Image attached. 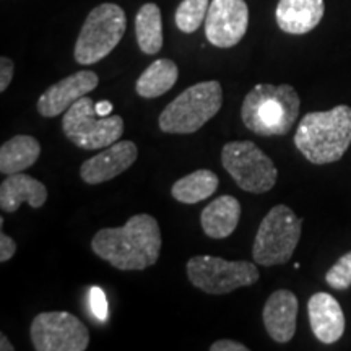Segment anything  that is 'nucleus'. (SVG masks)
Masks as SVG:
<instances>
[{"mask_svg": "<svg viewBox=\"0 0 351 351\" xmlns=\"http://www.w3.org/2000/svg\"><path fill=\"white\" fill-rule=\"evenodd\" d=\"M295 145L313 165L339 161L351 145V108L340 104L330 111L306 114L298 124Z\"/></svg>", "mask_w": 351, "mask_h": 351, "instance_id": "nucleus-3", "label": "nucleus"}, {"mask_svg": "<svg viewBox=\"0 0 351 351\" xmlns=\"http://www.w3.org/2000/svg\"><path fill=\"white\" fill-rule=\"evenodd\" d=\"M36 351H85L90 345V332L77 315L52 311L33 319L29 328Z\"/></svg>", "mask_w": 351, "mask_h": 351, "instance_id": "nucleus-10", "label": "nucleus"}, {"mask_svg": "<svg viewBox=\"0 0 351 351\" xmlns=\"http://www.w3.org/2000/svg\"><path fill=\"white\" fill-rule=\"evenodd\" d=\"M223 106V88L217 80L200 82L184 90L161 111L158 125L165 134L189 135L200 130Z\"/></svg>", "mask_w": 351, "mask_h": 351, "instance_id": "nucleus-4", "label": "nucleus"}, {"mask_svg": "<svg viewBox=\"0 0 351 351\" xmlns=\"http://www.w3.org/2000/svg\"><path fill=\"white\" fill-rule=\"evenodd\" d=\"M221 163L241 191L251 194H265L278 179L271 158L251 140L226 143L221 150Z\"/></svg>", "mask_w": 351, "mask_h": 351, "instance_id": "nucleus-9", "label": "nucleus"}, {"mask_svg": "<svg viewBox=\"0 0 351 351\" xmlns=\"http://www.w3.org/2000/svg\"><path fill=\"white\" fill-rule=\"evenodd\" d=\"M324 12V0H280L275 19L283 33L306 34L322 21Z\"/></svg>", "mask_w": 351, "mask_h": 351, "instance_id": "nucleus-16", "label": "nucleus"}, {"mask_svg": "<svg viewBox=\"0 0 351 351\" xmlns=\"http://www.w3.org/2000/svg\"><path fill=\"white\" fill-rule=\"evenodd\" d=\"M300 109V95L291 85L258 83L245 95L241 119L258 137H282L296 124Z\"/></svg>", "mask_w": 351, "mask_h": 351, "instance_id": "nucleus-2", "label": "nucleus"}, {"mask_svg": "<svg viewBox=\"0 0 351 351\" xmlns=\"http://www.w3.org/2000/svg\"><path fill=\"white\" fill-rule=\"evenodd\" d=\"M135 38L143 54L155 56L163 47V20L156 3H145L135 16Z\"/></svg>", "mask_w": 351, "mask_h": 351, "instance_id": "nucleus-21", "label": "nucleus"}, {"mask_svg": "<svg viewBox=\"0 0 351 351\" xmlns=\"http://www.w3.org/2000/svg\"><path fill=\"white\" fill-rule=\"evenodd\" d=\"M90 304L91 309H93V314L99 320H104L108 317V302L106 298H104V293L99 288H91Z\"/></svg>", "mask_w": 351, "mask_h": 351, "instance_id": "nucleus-25", "label": "nucleus"}, {"mask_svg": "<svg viewBox=\"0 0 351 351\" xmlns=\"http://www.w3.org/2000/svg\"><path fill=\"white\" fill-rule=\"evenodd\" d=\"M218 184V176L213 171L197 169L194 173L178 179L171 189V195L174 197L176 202L194 205L210 199L217 192Z\"/></svg>", "mask_w": 351, "mask_h": 351, "instance_id": "nucleus-22", "label": "nucleus"}, {"mask_svg": "<svg viewBox=\"0 0 351 351\" xmlns=\"http://www.w3.org/2000/svg\"><path fill=\"white\" fill-rule=\"evenodd\" d=\"M41 155V143L32 135H15L0 148V173L3 176L23 173Z\"/></svg>", "mask_w": 351, "mask_h": 351, "instance_id": "nucleus-19", "label": "nucleus"}, {"mask_svg": "<svg viewBox=\"0 0 351 351\" xmlns=\"http://www.w3.org/2000/svg\"><path fill=\"white\" fill-rule=\"evenodd\" d=\"M0 350H2V351H13V350H15V346L10 343V340L7 339L5 333H2V335H0Z\"/></svg>", "mask_w": 351, "mask_h": 351, "instance_id": "nucleus-30", "label": "nucleus"}, {"mask_svg": "<svg viewBox=\"0 0 351 351\" xmlns=\"http://www.w3.org/2000/svg\"><path fill=\"white\" fill-rule=\"evenodd\" d=\"M99 85V77L93 70H80L54 83L39 96L36 109L43 117H57Z\"/></svg>", "mask_w": 351, "mask_h": 351, "instance_id": "nucleus-12", "label": "nucleus"}, {"mask_svg": "<svg viewBox=\"0 0 351 351\" xmlns=\"http://www.w3.org/2000/svg\"><path fill=\"white\" fill-rule=\"evenodd\" d=\"M187 278L207 295H228L251 287L261 278L256 262L225 261L215 256H195L187 262Z\"/></svg>", "mask_w": 351, "mask_h": 351, "instance_id": "nucleus-8", "label": "nucleus"}, {"mask_svg": "<svg viewBox=\"0 0 351 351\" xmlns=\"http://www.w3.org/2000/svg\"><path fill=\"white\" fill-rule=\"evenodd\" d=\"M96 104L83 96L67 109L62 117V132L70 142L82 150H101L119 142L124 134L121 116H96Z\"/></svg>", "mask_w": 351, "mask_h": 351, "instance_id": "nucleus-7", "label": "nucleus"}, {"mask_svg": "<svg viewBox=\"0 0 351 351\" xmlns=\"http://www.w3.org/2000/svg\"><path fill=\"white\" fill-rule=\"evenodd\" d=\"M179 78V69L171 59H158L137 78L135 91L140 98L153 99L168 93Z\"/></svg>", "mask_w": 351, "mask_h": 351, "instance_id": "nucleus-20", "label": "nucleus"}, {"mask_svg": "<svg viewBox=\"0 0 351 351\" xmlns=\"http://www.w3.org/2000/svg\"><path fill=\"white\" fill-rule=\"evenodd\" d=\"M210 0H182L176 10L174 20L182 33H195L207 19Z\"/></svg>", "mask_w": 351, "mask_h": 351, "instance_id": "nucleus-23", "label": "nucleus"}, {"mask_svg": "<svg viewBox=\"0 0 351 351\" xmlns=\"http://www.w3.org/2000/svg\"><path fill=\"white\" fill-rule=\"evenodd\" d=\"M127 16L117 3H101L86 16L78 34L73 57L80 65H93L116 49L124 38Z\"/></svg>", "mask_w": 351, "mask_h": 351, "instance_id": "nucleus-6", "label": "nucleus"}, {"mask_svg": "<svg viewBox=\"0 0 351 351\" xmlns=\"http://www.w3.org/2000/svg\"><path fill=\"white\" fill-rule=\"evenodd\" d=\"M307 315L313 333L320 343L332 345L343 337L345 314L340 302L328 293H315L307 301Z\"/></svg>", "mask_w": 351, "mask_h": 351, "instance_id": "nucleus-15", "label": "nucleus"}, {"mask_svg": "<svg viewBox=\"0 0 351 351\" xmlns=\"http://www.w3.org/2000/svg\"><path fill=\"white\" fill-rule=\"evenodd\" d=\"M137 145L130 140H119L106 150L86 160L80 168V178L90 186H98L121 176L137 161Z\"/></svg>", "mask_w": 351, "mask_h": 351, "instance_id": "nucleus-13", "label": "nucleus"}, {"mask_svg": "<svg viewBox=\"0 0 351 351\" xmlns=\"http://www.w3.org/2000/svg\"><path fill=\"white\" fill-rule=\"evenodd\" d=\"M302 218L287 205H275L258 225L252 244L257 265L275 267L289 262L301 239Z\"/></svg>", "mask_w": 351, "mask_h": 351, "instance_id": "nucleus-5", "label": "nucleus"}, {"mask_svg": "<svg viewBox=\"0 0 351 351\" xmlns=\"http://www.w3.org/2000/svg\"><path fill=\"white\" fill-rule=\"evenodd\" d=\"M249 7L245 0H212L205 19V36L219 49H230L245 36Z\"/></svg>", "mask_w": 351, "mask_h": 351, "instance_id": "nucleus-11", "label": "nucleus"}, {"mask_svg": "<svg viewBox=\"0 0 351 351\" xmlns=\"http://www.w3.org/2000/svg\"><path fill=\"white\" fill-rule=\"evenodd\" d=\"M161 244L160 225L148 213L134 215L124 226L103 228L91 239L96 256L122 271L145 270L155 265Z\"/></svg>", "mask_w": 351, "mask_h": 351, "instance_id": "nucleus-1", "label": "nucleus"}, {"mask_svg": "<svg viewBox=\"0 0 351 351\" xmlns=\"http://www.w3.org/2000/svg\"><path fill=\"white\" fill-rule=\"evenodd\" d=\"M13 73H15V65H13L12 59L2 57L0 59V93H3L12 83Z\"/></svg>", "mask_w": 351, "mask_h": 351, "instance_id": "nucleus-26", "label": "nucleus"}, {"mask_svg": "<svg viewBox=\"0 0 351 351\" xmlns=\"http://www.w3.org/2000/svg\"><path fill=\"white\" fill-rule=\"evenodd\" d=\"M46 200V186L29 174H8L0 184V208L5 213H15L23 204L32 208H41Z\"/></svg>", "mask_w": 351, "mask_h": 351, "instance_id": "nucleus-17", "label": "nucleus"}, {"mask_svg": "<svg viewBox=\"0 0 351 351\" xmlns=\"http://www.w3.org/2000/svg\"><path fill=\"white\" fill-rule=\"evenodd\" d=\"M241 219V204L236 197L221 195L202 210L200 225L205 234L212 239L230 238Z\"/></svg>", "mask_w": 351, "mask_h": 351, "instance_id": "nucleus-18", "label": "nucleus"}, {"mask_svg": "<svg viewBox=\"0 0 351 351\" xmlns=\"http://www.w3.org/2000/svg\"><path fill=\"white\" fill-rule=\"evenodd\" d=\"M326 282L332 289L345 291L351 287V251L341 256L326 274Z\"/></svg>", "mask_w": 351, "mask_h": 351, "instance_id": "nucleus-24", "label": "nucleus"}, {"mask_svg": "<svg viewBox=\"0 0 351 351\" xmlns=\"http://www.w3.org/2000/svg\"><path fill=\"white\" fill-rule=\"evenodd\" d=\"M210 351H249V348L241 341L217 340L210 345Z\"/></svg>", "mask_w": 351, "mask_h": 351, "instance_id": "nucleus-28", "label": "nucleus"}, {"mask_svg": "<svg viewBox=\"0 0 351 351\" xmlns=\"http://www.w3.org/2000/svg\"><path fill=\"white\" fill-rule=\"evenodd\" d=\"M16 252V243L13 241L12 236L5 234V232H0V262L5 263L15 256Z\"/></svg>", "mask_w": 351, "mask_h": 351, "instance_id": "nucleus-27", "label": "nucleus"}, {"mask_svg": "<svg viewBox=\"0 0 351 351\" xmlns=\"http://www.w3.org/2000/svg\"><path fill=\"white\" fill-rule=\"evenodd\" d=\"M298 298L289 289H276L265 301L262 311L263 327L276 343H288L296 333Z\"/></svg>", "mask_w": 351, "mask_h": 351, "instance_id": "nucleus-14", "label": "nucleus"}, {"mask_svg": "<svg viewBox=\"0 0 351 351\" xmlns=\"http://www.w3.org/2000/svg\"><path fill=\"white\" fill-rule=\"evenodd\" d=\"M96 111H98V116L106 117L112 111V103H109V101H101V103L96 104Z\"/></svg>", "mask_w": 351, "mask_h": 351, "instance_id": "nucleus-29", "label": "nucleus"}]
</instances>
